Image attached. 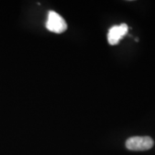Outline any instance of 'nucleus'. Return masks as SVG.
I'll return each instance as SVG.
<instances>
[{"instance_id":"f257e3e1","label":"nucleus","mask_w":155,"mask_h":155,"mask_svg":"<svg viewBox=\"0 0 155 155\" xmlns=\"http://www.w3.org/2000/svg\"><path fill=\"white\" fill-rule=\"evenodd\" d=\"M46 28L50 32L60 34L67 30L68 25L65 19L59 14L54 11H50L46 22Z\"/></svg>"},{"instance_id":"f03ea898","label":"nucleus","mask_w":155,"mask_h":155,"mask_svg":"<svg viewBox=\"0 0 155 155\" xmlns=\"http://www.w3.org/2000/svg\"><path fill=\"white\" fill-rule=\"evenodd\" d=\"M154 146V141L150 137H133L126 141V147L131 151H146Z\"/></svg>"},{"instance_id":"7ed1b4c3","label":"nucleus","mask_w":155,"mask_h":155,"mask_svg":"<svg viewBox=\"0 0 155 155\" xmlns=\"http://www.w3.org/2000/svg\"><path fill=\"white\" fill-rule=\"evenodd\" d=\"M128 30L129 28L127 24H121L112 27L108 33V43L111 45L119 43V40L127 34Z\"/></svg>"}]
</instances>
